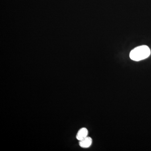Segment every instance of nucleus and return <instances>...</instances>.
<instances>
[{"instance_id":"nucleus-3","label":"nucleus","mask_w":151,"mask_h":151,"mask_svg":"<svg viewBox=\"0 0 151 151\" xmlns=\"http://www.w3.org/2000/svg\"><path fill=\"white\" fill-rule=\"evenodd\" d=\"M88 134V131L85 128H82L79 130L76 135V137L77 140L81 141L84 138L87 137Z\"/></svg>"},{"instance_id":"nucleus-2","label":"nucleus","mask_w":151,"mask_h":151,"mask_svg":"<svg viewBox=\"0 0 151 151\" xmlns=\"http://www.w3.org/2000/svg\"><path fill=\"white\" fill-rule=\"evenodd\" d=\"M92 140L90 137H86L83 139L79 141V146L83 148H87L92 145Z\"/></svg>"},{"instance_id":"nucleus-1","label":"nucleus","mask_w":151,"mask_h":151,"mask_svg":"<svg viewBox=\"0 0 151 151\" xmlns=\"http://www.w3.org/2000/svg\"><path fill=\"white\" fill-rule=\"evenodd\" d=\"M151 54L150 50L147 45L137 47L132 50L130 58L132 60L138 61L147 58Z\"/></svg>"}]
</instances>
